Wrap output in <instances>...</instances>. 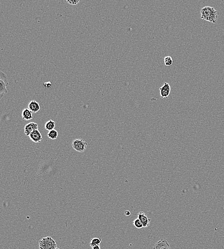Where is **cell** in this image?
<instances>
[{
  "mask_svg": "<svg viewBox=\"0 0 224 249\" xmlns=\"http://www.w3.org/2000/svg\"><path fill=\"white\" fill-rule=\"evenodd\" d=\"M218 12L214 8L206 6L201 10V18L212 23H216L218 19Z\"/></svg>",
  "mask_w": 224,
  "mask_h": 249,
  "instance_id": "1",
  "label": "cell"
},
{
  "mask_svg": "<svg viewBox=\"0 0 224 249\" xmlns=\"http://www.w3.org/2000/svg\"><path fill=\"white\" fill-rule=\"evenodd\" d=\"M39 249H56V242L51 237H47L42 238L39 242Z\"/></svg>",
  "mask_w": 224,
  "mask_h": 249,
  "instance_id": "2",
  "label": "cell"
},
{
  "mask_svg": "<svg viewBox=\"0 0 224 249\" xmlns=\"http://www.w3.org/2000/svg\"><path fill=\"white\" fill-rule=\"evenodd\" d=\"M8 85L7 76L2 71H0V99H1L4 94L8 93L7 87Z\"/></svg>",
  "mask_w": 224,
  "mask_h": 249,
  "instance_id": "3",
  "label": "cell"
},
{
  "mask_svg": "<svg viewBox=\"0 0 224 249\" xmlns=\"http://www.w3.org/2000/svg\"><path fill=\"white\" fill-rule=\"evenodd\" d=\"M72 146L75 151L83 152L87 148L88 143L82 139H75L73 141Z\"/></svg>",
  "mask_w": 224,
  "mask_h": 249,
  "instance_id": "4",
  "label": "cell"
},
{
  "mask_svg": "<svg viewBox=\"0 0 224 249\" xmlns=\"http://www.w3.org/2000/svg\"><path fill=\"white\" fill-rule=\"evenodd\" d=\"M171 86L167 82L164 83V85L160 88V96L161 98H167L171 93Z\"/></svg>",
  "mask_w": 224,
  "mask_h": 249,
  "instance_id": "5",
  "label": "cell"
},
{
  "mask_svg": "<svg viewBox=\"0 0 224 249\" xmlns=\"http://www.w3.org/2000/svg\"><path fill=\"white\" fill-rule=\"evenodd\" d=\"M39 128V125L36 123L31 122L26 124L25 127V133L26 136H29L33 131L37 130Z\"/></svg>",
  "mask_w": 224,
  "mask_h": 249,
  "instance_id": "6",
  "label": "cell"
},
{
  "mask_svg": "<svg viewBox=\"0 0 224 249\" xmlns=\"http://www.w3.org/2000/svg\"><path fill=\"white\" fill-rule=\"evenodd\" d=\"M137 216H138L137 218H139L142 223V225L144 226V228H146L149 226L151 219H149L147 217L146 215L144 212L141 211V212H139L138 213Z\"/></svg>",
  "mask_w": 224,
  "mask_h": 249,
  "instance_id": "7",
  "label": "cell"
},
{
  "mask_svg": "<svg viewBox=\"0 0 224 249\" xmlns=\"http://www.w3.org/2000/svg\"><path fill=\"white\" fill-rule=\"evenodd\" d=\"M30 140L35 143L41 142L42 141V136L39 129L34 130L29 135Z\"/></svg>",
  "mask_w": 224,
  "mask_h": 249,
  "instance_id": "8",
  "label": "cell"
},
{
  "mask_svg": "<svg viewBox=\"0 0 224 249\" xmlns=\"http://www.w3.org/2000/svg\"><path fill=\"white\" fill-rule=\"evenodd\" d=\"M153 249H171V247L166 240L161 239L155 243Z\"/></svg>",
  "mask_w": 224,
  "mask_h": 249,
  "instance_id": "9",
  "label": "cell"
},
{
  "mask_svg": "<svg viewBox=\"0 0 224 249\" xmlns=\"http://www.w3.org/2000/svg\"><path fill=\"white\" fill-rule=\"evenodd\" d=\"M28 108L33 113H37L40 109L39 103L35 100H32L29 102Z\"/></svg>",
  "mask_w": 224,
  "mask_h": 249,
  "instance_id": "10",
  "label": "cell"
},
{
  "mask_svg": "<svg viewBox=\"0 0 224 249\" xmlns=\"http://www.w3.org/2000/svg\"><path fill=\"white\" fill-rule=\"evenodd\" d=\"M22 118L25 120H30L33 119V113L30 111L28 108H25L23 109L22 114Z\"/></svg>",
  "mask_w": 224,
  "mask_h": 249,
  "instance_id": "11",
  "label": "cell"
},
{
  "mask_svg": "<svg viewBox=\"0 0 224 249\" xmlns=\"http://www.w3.org/2000/svg\"><path fill=\"white\" fill-rule=\"evenodd\" d=\"M55 127V122L50 119V120L46 122V124H45V128L46 130L49 131L54 129Z\"/></svg>",
  "mask_w": 224,
  "mask_h": 249,
  "instance_id": "12",
  "label": "cell"
},
{
  "mask_svg": "<svg viewBox=\"0 0 224 249\" xmlns=\"http://www.w3.org/2000/svg\"><path fill=\"white\" fill-rule=\"evenodd\" d=\"M58 136H59V133H58V131L55 129L53 130L49 131L47 133V136L51 140H55L58 138Z\"/></svg>",
  "mask_w": 224,
  "mask_h": 249,
  "instance_id": "13",
  "label": "cell"
},
{
  "mask_svg": "<svg viewBox=\"0 0 224 249\" xmlns=\"http://www.w3.org/2000/svg\"><path fill=\"white\" fill-rule=\"evenodd\" d=\"M101 241L102 240L100 238H94L90 242V246L93 247L96 245H100V244L101 243Z\"/></svg>",
  "mask_w": 224,
  "mask_h": 249,
  "instance_id": "14",
  "label": "cell"
},
{
  "mask_svg": "<svg viewBox=\"0 0 224 249\" xmlns=\"http://www.w3.org/2000/svg\"><path fill=\"white\" fill-rule=\"evenodd\" d=\"M164 61H165V64L166 66H170L172 65L173 63V60L172 57L171 56L165 57V59H164Z\"/></svg>",
  "mask_w": 224,
  "mask_h": 249,
  "instance_id": "15",
  "label": "cell"
},
{
  "mask_svg": "<svg viewBox=\"0 0 224 249\" xmlns=\"http://www.w3.org/2000/svg\"><path fill=\"white\" fill-rule=\"evenodd\" d=\"M133 224L134 225V226L137 229H141V228H144V226H143L142 223L141 222L140 220L138 218H136L135 220H134V221L133 222Z\"/></svg>",
  "mask_w": 224,
  "mask_h": 249,
  "instance_id": "16",
  "label": "cell"
},
{
  "mask_svg": "<svg viewBox=\"0 0 224 249\" xmlns=\"http://www.w3.org/2000/svg\"><path fill=\"white\" fill-rule=\"evenodd\" d=\"M80 2V1L79 0H77V1H75V0H74V1L68 0V1H66V2H67L69 4L73 5V6H76Z\"/></svg>",
  "mask_w": 224,
  "mask_h": 249,
  "instance_id": "17",
  "label": "cell"
},
{
  "mask_svg": "<svg viewBox=\"0 0 224 249\" xmlns=\"http://www.w3.org/2000/svg\"><path fill=\"white\" fill-rule=\"evenodd\" d=\"M44 85H45V87L47 88H50L52 86V83L50 82H47L44 83Z\"/></svg>",
  "mask_w": 224,
  "mask_h": 249,
  "instance_id": "18",
  "label": "cell"
},
{
  "mask_svg": "<svg viewBox=\"0 0 224 249\" xmlns=\"http://www.w3.org/2000/svg\"><path fill=\"white\" fill-rule=\"evenodd\" d=\"M125 216H129L131 215V212H130V211L126 210L125 212Z\"/></svg>",
  "mask_w": 224,
  "mask_h": 249,
  "instance_id": "19",
  "label": "cell"
},
{
  "mask_svg": "<svg viewBox=\"0 0 224 249\" xmlns=\"http://www.w3.org/2000/svg\"><path fill=\"white\" fill-rule=\"evenodd\" d=\"M92 248V249H101L100 245H96V246H94Z\"/></svg>",
  "mask_w": 224,
  "mask_h": 249,
  "instance_id": "20",
  "label": "cell"
},
{
  "mask_svg": "<svg viewBox=\"0 0 224 249\" xmlns=\"http://www.w3.org/2000/svg\"><path fill=\"white\" fill-rule=\"evenodd\" d=\"M56 249H59V248H56Z\"/></svg>",
  "mask_w": 224,
  "mask_h": 249,
  "instance_id": "21",
  "label": "cell"
}]
</instances>
